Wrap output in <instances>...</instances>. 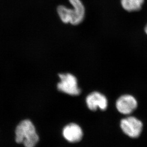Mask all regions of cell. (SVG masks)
I'll list each match as a JSON object with an SVG mask.
<instances>
[{
    "instance_id": "obj_2",
    "label": "cell",
    "mask_w": 147,
    "mask_h": 147,
    "mask_svg": "<svg viewBox=\"0 0 147 147\" xmlns=\"http://www.w3.org/2000/svg\"><path fill=\"white\" fill-rule=\"evenodd\" d=\"M15 134L16 142L25 147H35L40 140L34 125L29 119H24L19 123Z\"/></svg>"
},
{
    "instance_id": "obj_6",
    "label": "cell",
    "mask_w": 147,
    "mask_h": 147,
    "mask_svg": "<svg viewBox=\"0 0 147 147\" xmlns=\"http://www.w3.org/2000/svg\"><path fill=\"white\" fill-rule=\"evenodd\" d=\"M62 135L64 139L70 143H77L82 140L83 131L79 125L74 123L68 124L63 128Z\"/></svg>"
},
{
    "instance_id": "obj_7",
    "label": "cell",
    "mask_w": 147,
    "mask_h": 147,
    "mask_svg": "<svg viewBox=\"0 0 147 147\" xmlns=\"http://www.w3.org/2000/svg\"><path fill=\"white\" fill-rule=\"evenodd\" d=\"M86 103L88 108L92 111H96L98 108L105 110L108 106L107 98L98 92H93L88 95L86 97Z\"/></svg>"
},
{
    "instance_id": "obj_4",
    "label": "cell",
    "mask_w": 147,
    "mask_h": 147,
    "mask_svg": "<svg viewBox=\"0 0 147 147\" xmlns=\"http://www.w3.org/2000/svg\"><path fill=\"white\" fill-rule=\"evenodd\" d=\"M121 127L125 134L132 138H136L140 135L143 125L137 118L129 117L121 120Z\"/></svg>"
},
{
    "instance_id": "obj_9",
    "label": "cell",
    "mask_w": 147,
    "mask_h": 147,
    "mask_svg": "<svg viewBox=\"0 0 147 147\" xmlns=\"http://www.w3.org/2000/svg\"><path fill=\"white\" fill-rule=\"evenodd\" d=\"M145 33H146L147 35V25H146V27H145Z\"/></svg>"
},
{
    "instance_id": "obj_8",
    "label": "cell",
    "mask_w": 147,
    "mask_h": 147,
    "mask_svg": "<svg viewBox=\"0 0 147 147\" xmlns=\"http://www.w3.org/2000/svg\"><path fill=\"white\" fill-rule=\"evenodd\" d=\"M144 0H121L122 8L129 12L139 11L142 9Z\"/></svg>"
},
{
    "instance_id": "obj_5",
    "label": "cell",
    "mask_w": 147,
    "mask_h": 147,
    "mask_svg": "<svg viewBox=\"0 0 147 147\" xmlns=\"http://www.w3.org/2000/svg\"><path fill=\"white\" fill-rule=\"evenodd\" d=\"M137 100L133 96L129 95L121 96L117 100L116 108L119 112L124 115L131 114L137 107Z\"/></svg>"
},
{
    "instance_id": "obj_3",
    "label": "cell",
    "mask_w": 147,
    "mask_h": 147,
    "mask_svg": "<svg viewBox=\"0 0 147 147\" xmlns=\"http://www.w3.org/2000/svg\"><path fill=\"white\" fill-rule=\"evenodd\" d=\"M60 81L57 84L58 90L70 96H79L81 89L78 86L76 77L71 73H61L58 75Z\"/></svg>"
},
{
    "instance_id": "obj_1",
    "label": "cell",
    "mask_w": 147,
    "mask_h": 147,
    "mask_svg": "<svg viewBox=\"0 0 147 147\" xmlns=\"http://www.w3.org/2000/svg\"><path fill=\"white\" fill-rule=\"evenodd\" d=\"M72 6L69 8L61 5L57 8V13L60 19L64 24L77 25L83 21L85 14V9L81 0H69Z\"/></svg>"
}]
</instances>
